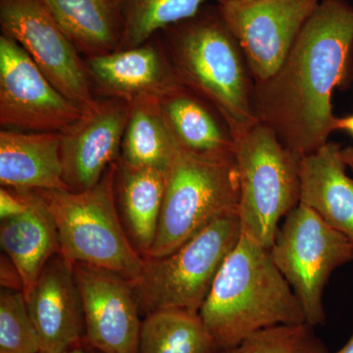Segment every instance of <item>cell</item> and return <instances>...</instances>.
I'll return each mask as SVG.
<instances>
[{
	"instance_id": "12",
	"label": "cell",
	"mask_w": 353,
	"mask_h": 353,
	"mask_svg": "<svg viewBox=\"0 0 353 353\" xmlns=\"http://www.w3.org/2000/svg\"><path fill=\"white\" fill-rule=\"evenodd\" d=\"M85 313V340L102 353H139L141 308L131 281L104 269L74 264Z\"/></svg>"
},
{
	"instance_id": "10",
	"label": "cell",
	"mask_w": 353,
	"mask_h": 353,
	"mask_svg": "<svg viewBox=\"0 0 353 353\" xmlns=\"http://www.w3.org/2000/svg\"><path fill=\"white\" fill-rule=\"evenodd\" d=\"M321 0H223L221 15L243 51L254 83L284 63Z\"/></svg>"
},
{
	"instance_id": "18",
	"label": "cell",
	"mask_w": 353,
	"mask_h": 353,
	"mask_svg": "<svg viewBox=\"0 0 353 353\" xmlns=\"http://www.w3.org/2000/svg\"><path fill=\"white\" fill-rule=\"evenodd\" d=\"M18 190L27 208L20 215L0 221V245L17 267L27 297L44 266L59 253L60 245L57 225L39 192Z\"/></svg>"
},
{
	"instance_id": "32",
	"label": "cell",
	"mask_w": 353,
	"mask_h": 353,
	"mask_svg": "<svg viewBox=\"0 0 353 353\" xmlns=\"http://www.w3.org/2000/svg\"><path fill=\"white\" fill-rule=\"evenodd\" d=\"M334 353H353V336L340 350Z\"/></svg>"
},
{
	"instance_id": "1",
	"label": "cell",
	"mask_w": 353,
	"mask_h": 353,
	"mask_svg": "<svg viewBox=\"0 0 353 353\" xmlns=\"http://www.w3.org/2000/svg\"><path fill=\"white\" fill-rule=\"evenodd\" d=\"M352 81L353 7L345 0H321L282 66L254 83L255 114L303 157L328 143L336 122L332 97Z\"/></svg>"
},
{
	"instance_id": "11",
	"label": "cell",
	"mask_w": 353,
	"mask_h": 353,
	"mask_svg": "<svg viewBox=\"0 0 353 353\" xmlns=\"http://www.w3.org/2000/svg\"><path fill=\"white\" fill-rule=\"evenodd\" d=\"M83 111L44 76L17 41L0 37V124L28 132H62Z\"/></svg>"
},
{
	"instance_id": "19",
	"label": "cell",
	"mask_w": 353,
	"mask_h": 353,
	"mask_svg": "<svg viewBox=\"0 0 353 353\" xmlns=\"http://www.w3.org/2000/svg\"><path fill=\"white\" fill-rule=\"evenodd\" d=\"M167 129L183 152L202 157H234V139L214 108L183 87L159 103Z\"/></svg>"
},
{
	"instance_id": "28",
	"label": "cell",
	"mask_w": 353,
	"mask_h": 353,
	"mask_svg": "<svg viewBox=\"0 0 353 353\" xmlns=\"http://www.w3.org/2000/svg\"><path fill=\"white\" fill-rule=\"evenodd\" d=\"M0 285L3 289L23 290V281L15 264L6 254L1 253L0 259Z\"/></svg>"
},
{
	"instance_id": "7",
	"label": "cell",
	"mask_w": 353,
	"mask_h": 353,
	"mask_svg": "<svg viewBox=\"0 0 353 353\" xmlns=\"http://www.w3.org/2000/svg\"><path fill=\"white\" fill-rule=\"evenodd\" d=\"M241 236L238 214L223 216L169 254L145 259L132 282L143 315L162 309L199 313L216 276Z\"/></svg>"
},
{
	"instance_id": "29",
	"label": "cell",
	"mask_w": 353,
	"mask_h": 353,
	"mask_svg": "<svg viewBox=\"0 0 353 353\" xmlns=\"http://www.w3.org/2000/svg\"><path fill=\"white\" fill-rule=\"evenodd\" d=\"M345 131L353 137V114L343 118H336V131Z\"/></svg>"
},
{
	"instance_id": "16",
	"label": "cell",
	"mask_w": 353,
	"mask_h": 353,
	"mask_svg": "<svg viewBox=\"0 0 353 353\" xmlns=\"http://www.w3.org/2000/svg\"><path fill=\"white\" fill-rule=\"evenodd\" d=\"M301 201L353 243V179L339 143L328 141L301 159Z\"/></svg>"
},
{
	"instance_id": "2",
	"label": "cell",
	"mask_w": 353,
	"mask_h": 353,
	"mask_svg": "<svg viewBox=\"0 0 353 353\" xmlns=\"http://www.w3.org/2000/svg\"><path fill=\"white\" fill-rule=\"evenodd\" d=\"M161 32L180 82L217 110L234 141L259 122L252 72L217 3Z\"/></svg>"
},
{
	"instance_id": "14",
	"label": "cell",
	"mask_w": 353,
	"mask_h": 353,
	"mask_svg": "<svg viewBox=\"0 0 353 353\" xmlns=\"http://www.w3.org/2000/svg\"><path fill=\"white\" fill-rule=\"evenodd\" d=\"M150 41L138 48L87 58L88 75L101 94L131 106L160 103L183 88L170 58Z\"/></svg>"
},
{
	"instance_id": "3",
	"label": "cell",
	"mask_w": 353,
	"mask_h": 353,
	"mask_svg": "<svg viewBox=\"0 0 353 353\" xmlns=\"http://www.w3.org/2000/svg\"><path fill=\"white\" fill-rule=\"evenodd\" d=\"M199 314L219 350L260 330L306 323L270 250L243 234L225 259Z\"/></svg>"
},
{
	"instance_id": "17",
	"label": "cell",
	"mask_w": 353,
	"mask_h": 353,
	"mask_svg": "<svg viewBox=\"0 0 353 353\" xmlns=\"http://www.w3.org/2000/svg\"><path fill=\"white\" fill-rule=\"evenodd\" d=\"M60 132H0V183L14 190H68Z\"/></svg>"
},
{
	"instance_id": "8",
	"label": "cell",
	"mask_w": 353,
	"mask_h": 353,
	"mask_svg": "<svg viewBox=\"0 0 353 353\" xmlns=\"http://www.w3.org/2000/svg\"><path fill=\"white\" fill-rule=\"evenodd\" d=\"M270 253L301 303L306 323L324 324L323 294L332 274L352 261V241L299 203L279 228Z\"/></svg>"
},
{
	"instance_id": "26",
	"label": "cell",
	"mask_w": 353,
	"mask_h": 353,
	"mask_svg": "<svg viewBox=\"0 0 353 353\" xmlns=\"http://www.w3.org/2000/svg\"><path fill=\"white\" fill-rule=\"evenodd\" d=\"M0 353H41L23 290L0 292Z\"/></svg>"
},
{
	"instance_id": "6",
	"label": "cell",
	"mask_w": 353,
	"mask_h": 353,
	"mask_svg": "<svg viewBox=\"0 0 353 353\" xmlns=\"http://www.w3.org/2000/svg\"><path fill=\"white\" fill-rule=\"evenodd\" d=\"M239 204L234 157H202L178 148L166 172L157 238L146 259L169 254L218 218L239 215Z\"/></svg>"
},
{
	"instance_id": "9",
	"label": "cell",
	"mask_w": 353,
	"mask_h": 353,
	"mask_svg": "<svg viewBox=\"0 0 353 353\" xmlns=\"http://www.w3.org/2000/svg\"><path fill=\"white\" fill-rule=\"evenodd\" d=\"M0 26L64 97L83 112L97 105L85 61L41 0H0Z\"/></svg>"
},
{
	"instance_id": "20",
	"label": "cell",
	"mask_w": 353,
	"mask_h": 353,
	"mask_svg": "<svg viewBox=\"0 0 353 353\" xmlns=\"http://www.w3.org/2000/svg\"><path fill=\"white\" fill-rule=\"evenodd\" d=\"M166 172L132 166L118 159L115 197L125 231L146 259L157 238L163 204Z\"/></svg>"
},
{
	"instance_id": "5",
	"label": "cell",
	"mask_w": 353,
	"mask_h": 353,
	"mask_svg": "<svg viewBox=\"0 0 353 353\" xmlns=\"http://www.w3.org/2000/svg\"><path fill=\"white\" fill-rule=\"evenodd\" d=\"M301 159L260 122L234 141L241 234L268 250L301 201Z\"/></svg>"
},
{
	"instance_id": "24",
	"label": "cell",
	"mask_w": 353,
	"mask_h": 353,
	"mask_svg": "<svg viewBox=\"0 0 353 353\" xmlns=\"http://www.w3.org/2000/svg\"><path fill=\"white\" fill-rule=\"evenodd\" d=\"M124 34L118 50L138 48L167 28L190 19L208 4L223 0H121Z\"/></svg>"
},
{
	"instance_id": "25",
	"label": "cell",
	"mask_w": 353,
	"mask_h": 353,
	"mask_svg": "<svg viewBox=\"0 0 353 353\" xmlns=\"http://www.w3.org/2000/svg\"><path fill=\"white\" fill-rule=\"evenodd\" d=\"M217 353H328L307 323L278 325L250 334L239 345Z\"/></svg>"
},
{
	"instance_id": "13",
	"label": "cell",
	"mask_w": 353,
	"mask_h": 353,
	"mask_svg": "<svg viewBox=\"0 0 353 353\" xmlns=\"http://www.w3.org/2000/svg\"><path fill=\"white\" fill-rule=\"evenodd\" d=\"M130 114L127 102L108 99L60 132L63 179L69 190L90 189L118 161Z\"/></svg>"
},
{
	"instance_id": "21",
	"label": "cell",
	"mask_w": 353,
	"mask_h": 353,
	"mask_svg": "<svg viewBox=\"0 0 353 353\" xmlns=\"http://www.w3.org/2000/svg\"><path fill=\"white\" fill-rule=\"evenodd\" d=\"M67 38L87 57L119 48L124 34L121 0H41Z\"/></svg>"
},
{
	"instance_id": "4",
	"label": "cell",
	"mask_w": 353,
	"mask_h": 353,
	"mask_svg": "<svg viewBox=\"0 0 353 353\" xmlns=\"http://www.w3.org/2000/svg\"><path fill=\"white\" fill-rule=\"evenodd\" d=\"M117 162L83 192L37 190L57 225L60 254L71 263L90 265L138 280L145 259L132 245L115 197Z\"/></svg>"
},
{
	"instance_id": "15",
	"label": "cell",
	"mask_w": 353,
	"mask_h": 353,
	"mask_svg": "<svg viewBox=\"0 0 353 353\" xmlns=\"http://www.w3.org/2000/svg\"><path fill=\"white\" fill-rule=\"evenodd\" d=\"M26 301L41 353H65L85 339V313L74 264L60 253L44 266Z\"/></svg>"
},
{
	"instance_id": "30",
	"label": "cell",
	"mask_w": 353,
	"mask_h": 353,
	"mask_svg": "<svg viewBox=\"0 0 353 353\" xmlns=\"http://www.w3.org/2000/svg\"><path fill=\"white\" fill-rule=\"evenodd\" d=\"M65 353H102L99 350L90 345L87 341L83 339L82 341L77 343L73 347L70 348L68 352Z\"/></svg>"
},
{
	"instance_id": "22",
	"label": "cell",
	"mask_w": 353,
	"mask_h": 353,
	"mask_svg": "<svg viewBox=\"0 0 353 353\" xmlns=\"http://www.w3.org/2000/svg\"><path fill=\"white\" fill-rule=\"evenodd\" d=\"M212 336L199 313L162 309L143 319L139 353H217Z\"/></svg>"
},
{
	"instance_id": "31",
	"label": "cell",
	"mask_w": 353,
	"mask_h": 353,
	"mask_svg": "<svg viewBox=\"0 0 353 353\" xmlns=\"http://www.w3.org/2000/svg\"><path fill=\"white\" fill-rule=\"evenodd\" d=\"M343 157L345 164H347V169H350L353 176V146L343 148Z\"/></svg>"
},
{
	"instance_id": "27",
	"label": "cell",
	"mask_w": 353,
	"mask_h": 353,
	"mask_svg": "<svg viewBox=\"0 0 353 353\" xmlns=\"http://www.w3.org/2000/svg\"><path fill=\"white\" fill-rule=\"evenodd\" d=\"M27 208L22 192L18 190L1 187L0 189V220L15 217L24 212Z\"/></svg>"
},
{
	"instance_id": "23",
	"label": "cell",
	"mask_w": 353,
	"mask_h": 353,
	"mask_svg": "<svg viewBox=\"0 0 353 353\" xmlns=\"http://www.w3.org/2000/svg\"><path fill=\"white\" fill-rule=\"evenodd\" d=\"M178 150L167 129L159 103L131 105L119 160L132 166L167 172Z\"/></svg>"
}]
</instances>
